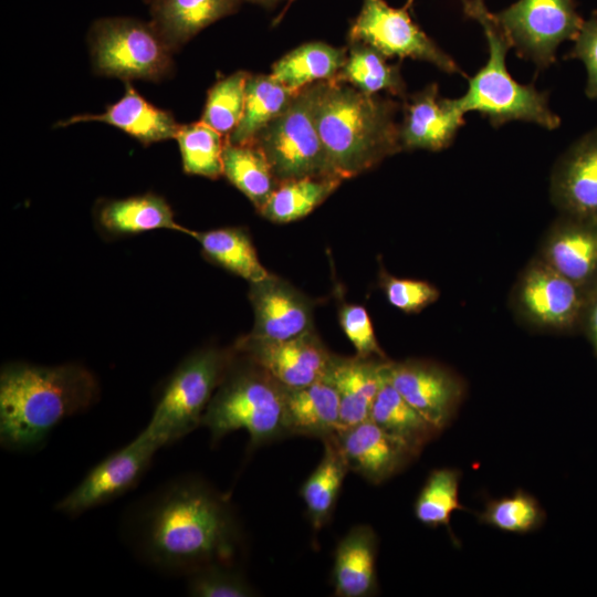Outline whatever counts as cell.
Instances as JSON below:
<instances>
[{"instance_id":"11","label":"cell","mask_w":597,"mask_h":597,"mask_svg":"<svg viewBox=\"0 0 597 597\" xmlns=\"http://www.w3.org/2000/svg\"><path fill=\"white\" fill-rule=\"evenodd\" d=\"M160 448L161 444L143 430L128 444L97 463L55 509L75 516L121 496L138 482Z\"/></svg>"},{"instance_id":"36","label":"cell","mask_w":597,"mask_h":597,"mask_svg":"<svg viewBox=\"0 0 597 597\" xmlns=\"http://www.w3.org/2000/svg\"><path fill=\"white\" fill-rule=\"evenodd\" d=\"M250 73L238 71L219 80L208 92L201 119L228 136L235 129L243 114L245 84Z\"/></svg>"},{"instance_id":"41","label":"cell","mask_w":597,"mask_h":597,"mask_svg":"<svg viewBox=\"0 0 597 597\" xmlns=\"http://www.w3.org/2000/svg\"><path fill=\"white\" fill-rule=\"evenodd\" d=\"M570 59H579L587 70L586 95L597 100V15L584 21L580 31L575 39V44L567 55Z\"/></svg>"},{"instance_id":"7","label":"cell","mask_w":597,"mask_h":597,"mask_svg":"<svg viewBox=\"0 0 597 597\" xmlns=\"http://www.w3.org/2000/svg\"><path fill=\"white\" fill-rule=\"evenodd\" d=\"M317 86L318 82H315L300 90L286 109L253 140L279 182L304 177H337L315 123Z\"/></svg>"},{"instance_id":"46","label":"cell","mask_w":597,"mask_h":597,"mask_svg":"<svg viewBox=\"0 0 597 597\" xmlns=\"http://www.w3.org/2000/svg\"><path fill=\"white\" fill-rule=\"evenodd\" d=\"M145 2L149 3L150 0H144Z\"/></svg>"},{"instance_id":"4","label":"cell","mask_w":597,"mask_h":597,"mask_svg":"<svg viewBox=\"0 0 597 597\" xmlns=\"http://www.w3.org/2000/svg\"><path fill=\"white\" fill-rule=\"evenodd\" d=\"M463 12L478 21L488 42L486 63L472 77L464 95L457 100L461 111L478 112L492 126L511 121L535 123L555 129L561 118L548 106V95L534 85L517 83L506 69V53L512 43L496 15L486 8L484 0H462Z\"/></svg>"},{"instance_id":"26","label":"cell","mask_w":597,"mask_h":597,"mask_svg":"<svg viewBox=\"0 0 597 597\" xmlns=\"http://www.w3.org/2000/svg\"><path fill=\"white\" fill-rule=\"evenodd\" d=\"M322 441L323 457L300 490L314 532L321 531L329 522L349 471L336 433Z\"/></svg>"},{"instance_id":"40","label":"cell","mask_w":597,"mask_h":597,"mask_svg":"<svg viewBox=\"0 0 597 597\" xmlns=\"http://www.w3.org/2000/svg\"><path fill=\"white\" fill-rule=\"evenodd\" d=\"M380 286L388 302L406 313H416L436 302L439 291L421 280L399 279L383 273Z\"/></svg>"},{"instance_id":"44","label":"cell","mask_w":597,"mask_h":597,"mask_svg":"<svg viewBox=\"0 0 597 597\" xmlns=\"http://www.w3.org/2000/svg\"><path fill=\"white\" fill-rule=\"evenodd\" d=\"M295 0H286V3H285V7L282 9V11L279 13V15L274 19L273 21V24H277L280 23V21L283 19V17L285 15L286 11L289 10L290 6L294 2Z\"/></svg>"},{"instance_id":"32","label":"cell","mask_w":597,"mask_h":597,"mask_svg":"<svg viewBox=\"0 0 597 597\" xmlns=\"http://www.w3.org/2000/svg\"><path fill=\"white\" fill-rule=\"evenodd\" d=\"M386 59L367 44L349 43L346 62L332 81L349 84L366 94L385 91L404 97L406 84L399 65L388 64Z\"/></svg>"},{"instance_id":"12","label":"cell","mask_w":597,"mask_h":597,"mask_svg":"<svg viewBox=\"0 0 597 597\" xmlns=\"http://www.w3.org/2000/svg\"><path fill=\"white\" fill-rule=\"evenodd\" d=\"M588 291L540 259L523 273L516 300L522 314L533 324L569 331L582 324Z\"/></svg>"},{"instance_id":"24","label":"cell","mask_w":597,"mask_h":597,"mask_svg":"<svg viewBox=\"0 0 597 597\" xmlns=\"http://www.w3.org/2000/svg\"><path fill=\"white\" fill-rule=\"evenodd\" d=\"M242 0H150V22L177 49L213 22L238 11Z\"/></svg>"},{"instance_id":"17","label":"cell","mask_w":597,"mask_h":597,"mask_svg":"<svg viewBox=\"0 0 597 597\" xmlns=\"http://www.w3.org/2000/svg\"><path fill=\"white\" fill-rule=\"evenodd\" d=\"M349 471L380 484L401 471L418 454L371 420L336 432Z\"/></svg>"},{"instance_id":"45","label":"cell","mask_w":597,"mask_h":597,"mask_svg":"<svg viewBox=\"0 0 597 597\" xmlns=\"http://www.w3.org/2000/svg\"><path fill=\"white\" fill-rule=\"evenodd\" d=\"M412 2H413V0H408L407 3H406V6H407L408 8H410L411 4H412Z\"/></svg>"},{"instance_id":"33","label":"cell","mask_w":597,"mask_h":597,"mask_svg":"<svg viewBox=\"0 0 597 597\" xmlns=\"http://www.w3.org/2000/svg\"><path fill=\"white\" fill-rule=\"evenodd\" d=\"M342 181L338 177L325 176L280 182L260 214L276 223L302 219L334 192Z\"/></svg>"},{"instance_id":"16","label":"cell","mask_w":597,"mask_h":597,"mask_svg":"<svg viewBox=\"0 0 597 597\" xmlns=\"http://www.w3.org/2000/svg\"><path fill=\"white\" fill-rule=\"evenodd\" d=\"M399 124L402 149L442 150L450 146L464 124L457 100L439 94L436 83L405 100Z\"/></svg>"},{"instance_id":"27","label":"cell","mask_w":597,"mask_h":597,"mask_svg":"<svg viewBox=\"0 0 597 597\" xmlns=\"http://www.w3.org/2000/svg\"><path fill=\"white\" fill-rule=\"evenodd\" d=\"M348 50L324 42H308L290 51L272 66V75L297 92L320 81H332L344 66Z\"/></svg>"},{"instance_id":"1","label":"cell","mask_w":597,"mask_h":597,"mask_svg":"<svg viewBox=\"0 0 597 597\" xmlns=\"http://www.w3.org/2000/svg\"><path fill=\"white\" fill-rule=\"evenodd\" d=\"M132 526L146 563L171 574L214 563L233 565L242 534L231 503L199 478H179L140 506Z\"/></svg>"},{"instance_id":"29","label":"cell","mask_w":597,"mask_h":597,"mask_svg":"<svg viewBox=\"0 0 597 597\" xmlns=\"http://www.w3.org/2000/svg\"><path fill=\"white\" fill-rule=\"evenodd\" d=\"M297 92L284 86L272 74H250L242 117L227 140L252 144L260 130L286 109Z\"/></svg>"},{"instance_id":"30","label":"cell","mask_w":597,"mask_h":597,"mask_svg":"<svg viewBox=\"0 0 597 597\" xmlns=\"http://www.w3.org/2000/svg\"><path fill=\"white\" fill-rule=\"evenodd\" d=\"M222 170L259 212L280 185L265 156L253 143L232 144L226 139Z\"/></svg>"},{"instance_id":"20","label":"cell","mask_w":597,"mask_h":597,"mask_svg":"<svg viewBox=\"0 0 597 597\" xmlns=\"http://www.w3.org/2000/svg\"><path fill=\"white\" fill-rule=\"evenodd\" d=\"M386 359L333 355L324 380L337 391L339 429L359 425L370 417L375 398L385 380Z\"/></svg>"},{"instance_id":"14","label":"cell","mask_w":597,"mask_h":597,"mask_svg":"<svg viewBox=\"0 0 597 597\" xmlns=\"http://www.w3.org/2000/svg\"><path fill=\"white\" fill-rule=\"evenodd\" d=\"M385 375L405 400L437 429L448 423L461 392L450 373L431 363L406 360L387 362Z\"/></svg>"},{"instance_id":"2","label":"cell","mask_w":597,"mask_h":597,"mask_svg":"<svg viewBox=\"0 0 597 597\" xmlns=\"http://www.w3.org/2000/svg\"><path fill=\"white\" fill-rule=\"evenodd\" d=\"M98 397L97 379L82 365L8 363L0 373V443L11 451L39 449L59 423Z\"/></svg>"},{"instance_id":"28","label":"cell","mask_w":597,"mask_h":597,"mask_svg":"<svg viewBox=\"0 0 597 597\" xmlns=\"http://www.w3.org/2000/svg\"><path fill=\"white\" fill-rule=\"evenodd\" d=\"M191 237L200 243L209 261L250 283L262 281L271 274L259 260L249 233L241 227L192 231Z\"/></svg>"},{"instance_id":"42","label":"cell","mask_w":597,"mask_h":597,"mask_svg":"<svg viewBox=\"0 0 597 597\" xmlns=\"http://www.w3.org/2000/svg\"><path fill=\"white\" fill-rule=\"evenodd\" d=\"M580 326L585 329L597 356V282L588 291Z\"/></svg>"},{"instance_id":"31","label":"cell","mask_w":597,"mask_h":597,"mask_svg":"<svg viewBox=\"0 0 597 597\" xmlns=\"http://www.w3.org/2000/svg\"><path fill=\"white\" fill-rule=\"evenodd\" d=\"M369 420L418 453L440 431L405 400L386 375L373 404Z\"/></svg>"},{"instance_id":"21","label":"cell","mask_w":597,"mask_h":597,"mask_svg":"<svg viewBox=\"0 0 597 597\" xmlns=\"http://www.w3.org/2000/svg\"><path fill=\"white\" fill-rule=\"evenodd\" d=\"M80 122L106 123L144 145L175 138L180 126L170 112L150 104L129 83L125 85L123 97L107 106L104 113L76 115L57 123V126L66 127Z\"/></svg>"},{"instance_id":"8","label":"cell","mask_w":597,"mask_h":597,"mask_svg":"<svg viewBox=\"0 0 597 597\" xmlns=\"http://www.w3.org/2000/svg\"><path fill=\"white\" fill-rule=\"evenodd\" d=\"M88 44L97 74L159 81L171 71L172 49L151 22L128 17L97 19L90 28Z\"/></svg>"},{"instance_id":"47","label":"cell","mask_w":597,"mask_h":597,"mask_svg":"<svg viewBox=\"0 0 597 597\" xmlns=\"http://www.w3.org/2000/svg\"><path fill=\"white\" fill-rule=\"evenodd\" d=\"M597 221V220H596Z\"/></svg>"},{"instance_id":"35","label":"cell","mask_w":597,"mask_h":597,"mask_svg":"<svg viewBox=\"0 0 597 597\" xmlns=\"http://www.w3.org/2000/svg\"><path fill=\"white\" fill-rule=\"evenodd\" d=\"M459 472L443 468L430 472L415 503V515L427 526L449 527L452 512L462 509L459 502Z\"/></svg>"},{"instance_id":"5","label":"cell","mask_w":597,"mask_h":597,"mask_svg":"<svg viewBox=\"0 0 597 597\" xmlns=\"http://www.w3.org/2000/svg\"><path fill=\"white\" fill-rule=\"evenodd\" d=\"M201 425L209 430L212 443L240 429L249 433L252 447L287 437L284 386L234 350Z\"/></svg>"},{"instance_id":"6","label":"cell","mask_w":597,"mask_h":597,"mask_svg":"<svg viewBox=\"0 0 597 597\" xmlns=\"http://www.w3.org/2000/svg\"><path fill=\"white\" fill-rule=\"evenodd\" d=\"M233 356V348L207 347L186 357L167 381L144 430L165 447L200 426Z\"/></svg>"},{"instance_id":"13","label":"cell","mask_w":597,"mask_h":597,"mask_svg":"<svg viewBox=\"0 0 597 597\" xmlns=\"http://www.w3.org/2000/svg\"><path fill=\"white\" fill-rule=\"evenodd\" d=\"M233 349L290 388L323 380L333 358L314 331L283 341L248 334L235 342Z\"/></svg>"},{"instance_id":"15","label":"cell","mask_w":597,"mask_h":597,"mask_svg":"<svg viewBox=\"0 0 597 597\" xmlns=\"http://www.w3.org/2000/svg\"><path fill=\"white\" fill-rule=\"evenodd\" d=\"M249 298L254 314L252 336L283 341L313 328L311 302L289 282L270 274L250 283Z\"/></svg>"},{"instance_id":"39","label":"cell","mask_w":597,"mask_h":597,"mask_svg":"<svg viewBox=\"0 0 597 597\" xmlns=\"http://www.w3.org/2000/svg\"><path fill=\"white\" fill-rule=\"evenodd\" d=\"M338 320L343 332L356 349V356L386 359L376 338L369 314L364 306L344 303L339 307Z\"/></svg>"},{"instance_id":"3","label":"cell","mask_w":597,"mask_h":597,"mask_svg":"<svg viewBox=\"0 0 597 597\" xmlns=\"http://www.w3.org/2000/svg\"><path fill=\"white\" fill-rule=\"evenodd\" d=\"M398 104L349 84L318 82L314 116L334 174L348 179L402 150Z\"/></svg>"},{"instance_id":"10","label":"cell","mask_w":597,"mask_h":597,"mask_svg":"<svg viewBox=\"0 0 597 597\" xmlns=\"http://www.w3.org/2000/svg\"><path fill=\"white\" fill-rule=\"evenodd\" d=\"M495 15L517 55L538 69L554 63L558 45L584 23L575 0H519Z\"/></svg>"},{"instance_id":"9","label":"cell","mask_w":597,"mask_h":597,"mask_svg":"<svg viewBox=\"0 0 597 597\" xmlns=\"http://www.w3.org/2000/svg\"><path fill=\"white\" fill-rule=\"evenodd\" d=\"M349 43L367 44L386 57H410L433 64L448 74L460 66L410 18L408 7L392 8L385 0H363L348 31Z\"/></svg>"},{"instance_id":"22","label":"cell","mask_w":597,"mask_h":597,"mask_svg":"<svg viewBox=\"0 0 597 597\" xmlns=\"http://www.w3.org/2000/svg\"><path fill=\"white\" fill-rule=\"evenodd\" d=\"M377 536L368 525H356L334 552L332 583L337 597H368L378 589Z\"/></svg>"},{"instance_id":"19","label":"cell","mask_w":597,"mask_h":597,"mask_svg":"<svg viewBox=\"0 0 597 597\" xmlns=\"http://www.w3.org/2000/svg\"><path fill=\"white\" fill-rule=\"evenodd\" d=\"M542 259L589 290L597 282V221L564 214L552 228Z\"/></svg>"},{"instance_id":"37","label":"cell","mask_w":597,"mask_h":597,"mask_svg":"<svg viewBox=\"0 0 597 597\" xmlns=\"http://www.w3.org/2000/svg\"><path fill=\"white\" fill-rule=\"evenodd\" d=\"M543 516L538 502L532 495L517 491L489 502L480 520L504 532L526 533L535 530Z\"/></svg>"},{"instance_id":"18","label":"cell","mask_w":597,"mask_h":597,"mask_svg":"<svg viewBox=\"0 0 597 597\" xmlns=\"http://www.w3.org/2000/svg\"><path fill=\"white\" fill-rule=\"evenodd\" d=\"M551 191L565 216L597 220V129L563 155L555 166Z\"/></svg>"},{"instance_id":"34","label":"cell","mask_w":597,"mask_h":597,"mask_svg":"<svg viewBox=\"0 0 597 597\" xmlns=\"http://www.w3.org/2000/svg\"><path fill=\"white\" fill-rule=\"evenodd\" d=\"M178 142L184 171L189 175L217 179L223 175L222 153L226 140L202 121L180 125Z\"/></svg>"},{"instance_id":"43","label":"cell","mask_w":597,"mask_h":597,"mask_svg":"<svg viewBox=\"0 0 597 597\" xmlns=\"http://www.w3.org/2000/svg\"><path fill=\"white\" fill-rule=\"evenodd\" d=\"M245 1L262 6V7L266 8V9H273L280 2L286 1V0H245Z\"/></svg>"},{"instance_id":"38","label":"cell","mask_w":597,"mask_h":597,"mask_svg":"<svg viewBox=\"0 0 597 597\" xmlns=\"http://www.w3.org/2000/svg\"><path fill=\"white\" fill-rule=\"evenodd\" d=\"M187 591L196 597H252L254 588L233 565L214 563L187 575Z\"/></svg>"},{"instance_id":"23","label":"cell","mask_w":597,"mask_h":597,"mask_svg":"<svg viewBox=\"0 0 597 597\" xmlns=\"http://www.w3.org/2000/svg\"><path fill=\"white\" fill-rule=\"evenodd\" d=\"M284 418L289 436L321 440L339 429V399L326 380L290 388L284 386Z\"/></svg>"},{"instance_id":"25","label":"cell","mask_w":597,"mask_h":597,"mask_svg":"<svg viewBox=\"0 0 597 597\" xmlns=\"http://www.w3.org/2000/svg\"><path fill=\"white\" fill-rule=\"evenodd\" d=\"M97 221L103 230L112 235L135 234L156 229L192 234L191 230L175 221L170 206L155 193L105 201L97 211Z\"/></svg>"}]
</instances>
